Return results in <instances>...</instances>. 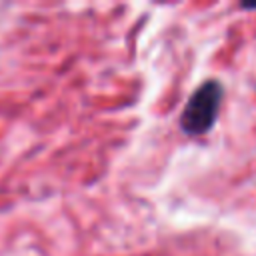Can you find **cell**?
<instances>
[{"label":"cell","instance_id":"7a4b0ae2","mask_svg":"<svg viewBox=\"0 0 256 256\" xmlns=\"http://www.w3.org/2000/svg\"><path fill=\"white\" fill-rule=\"evenodd\" d=\"M244 10H256V2H242L240 4Z\"/></svg>","mask_w":256,"mask_h":256},{"label":"cell","instance_id":"6da1fadb","mask_svg":"<svg viewBox=\"0 0 256 256\" xmlns=\"http://www.w3.org/2000/svg\"><path fill=\"white\" fill-rule=\"evenodd\" d=\"M224 100V86L216 80H204L188 98L178 118V126L186 136H204L208 134L220 114Z\"/></svg>","mask_w":256,"mask_h":256}]
</instances>
